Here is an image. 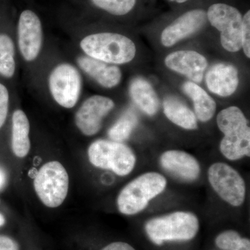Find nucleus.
Wrapping results in <instances>:
<instances>
[{"label": "nucleus", "instance_id": "nucleus-12", "mask_svg": "<svg viewBox=\"0 0 250 250\" xmlns=\"http://www.w3.org/2000/svg\"><path fill=\"white\" fill-rule=\"evenodd\" d=\"M207 13L203 10H192L186 13L164 29L161 34V42L166 47L174 45L201 29L207 22Z\"/></svg>", "mask_w": 250, "mask_h": 250}, {"label": "nucleus", "instance_id": "nucleus-29", "mask_svg": "<svg viewBox=\"0 0 250 250\" xmlns=\"http://www.w3.org/2000/svg\"><path fill=\"white\" fill-rule=\"evenodd\" d=\"M6 182V174L4 171L0 169V188L4 186Z\"/></svg>", "mask_w": 250, "mask_h": 250}, {"label": "nucleus", "instance_id": "nucleus-19", "mask_svg": "<svg viewBox=\"0 0 250 250\" xmlns=\"http://www.w3.org/2000/svg\"><path fill=\"white\" fill-rule=\"evenodd\" d=\"M183 90L193 101L195 116L200 121L207 122L213 118L216 104L203 88L196 83L188 82L183 85Z\"/></svg>", "mask_w": 250, "mask_h": 250}, {"label": "nucleus", "instance_id": "nucleus-20", "mask_svg": "<svg viewBox=\"0 0 250 250\" xmlns=\"http://www.w3.org/2000/svg\"><path fill=\"white\" fill-rule=\"evenodd\" d=\"M164 113L174 124L186 129H196L197 117L187 105L174 97H167L164 101Z\"/></svg>", "mask_w": 250, "mask_h": 250}, {"label": "nucleus", "instance_id": "nucleus-1", "mask_svg": "<svg viewBox=\"0 0 250 250\" xmlns=\"http://www.w3.org/2000/svg\"><path fill=\"white\" fill-rule=\"evenodd\" d=\"M217 124L225 136L220 142V151L229 160L236 161L250 156V129L246 116L236 106H230L218 113Z\"/></svg>", "mask_w": 250, "mask_h": 250}, {"label": "nucleus", "instance_id": "nucleus-7", "mask_svg": "<svg viewBox=\"0 0 250 250\" xmlns=\"http://www.w3.org/2000/svg\"><path fill=\"white\" fill-rule=\"evenodd\" d=\"M211 25L221 32L220 41L224 48L236 52L242 47L243 18L238 9L229 5H211L207 12Z\"/></svg>", "mask_w": 250, "mask_h": 250}, {"label": "nucleus", "instance_id": "nucleus-24", "mask_svg": "<svg viewBox=\"0 0 250 250\" xmlns=\"http://www.w3.org/2000/svg\"><path fill=\"white\" fill-rule=\"evenodd\" d=\"M136 0H92L100 9L116 16L128 14L134 8Z\"/></svg>", "mask_w": 250, "mask_h": 250}, {"label": "nucleus", "instance_id": "nucleus-15", "mask_svg": "<svg viewBox=\"0 0 250 250\" xmlns=\"http://www.w3.org/2000/svg\"><path fill=\"white\" fill-rule=\"evenodd\" d=\"M206 82L212 93L222 97L229 96L238 87V70L229 64H215L207 72Z\"/></svg>", "mask_w": 250, "mask_h": 250}, {"label": "nucleus", "instance_id": "nucleus-5", "mask_svg": "<svg viewBox=\"0 0 250 250\" xmlns=\"http://www.w3.org/2000/svg\"><path fill=\"white\" fill-rule=\"evenodd\" d=\"M88 153L95 167L111 170L119 176L129 174L136 164L132 150L121 143L98 140L90 145Z\"/></svg>", "mask_w": 250, "mask_h": 250}, {"label": "nucleus", "instance_id": "nucleus-30", "mask_svg": "<svg viewBox=\"0 0 250 250\" xmlns=\"http://www.w3.org/2000/svg\"><path fill=\"white\" fill-rule=\"evenodd\" d=\"M5 222H6V220H5L4 215L0 213V227L3 226L5 224Z\"/></svg>", "mask_w": 250, "mask_h": 250}, {"label": "nucleus", "instance_id": "nucleus-16", "mask_svg": "<svg viewBox=\"0 0 250 250\" xmlns=\"http://www.w3.org/2000/svg\"><path fill=\"white\" fill-rule=\"evenodd\" d=\"M81 68L105 88H112L120 83L121 72L119 67L90 57L78 59Z\"/></svg>", "mask_w": 250, "mask_h": 250}, {"label": "nucleus", "instance_id": "nucleus-13", "mask_svg": "<svg viewBox=\"0 0 250 250\" xmlns=\"http://www.w3.org/2000/svg\"><path fill=\"white\" fill-rule=\"evenodd\" d=\"M166 66L200 83L208 62L205 57L195 51L182 50L169 54L166 58Z\"/></svg>", "mask_w": 250, "mask_h": 250}, {"label": "nucleus", "instance_id": "nucleus-27", "mask_svg": "<svg viewBox=\"0 0 250 250\" xmlns=\"http://www.w3.org/2000/svg\"><path fill=\"white\" fill-rule=\"evenodd\" d=\"M0 250H19V246L12 238L0 236Z\"/></svg>", "mask_w": 250, "mask_h": 250}, {"label": "nucleus", "instance_id": "nucleus-18", "mask_svg": "<svg viewBox=\"0 0 250 250\" xmlns=\"http://www.w3.org/2000/svg\"><path fill=\"white\" fill-rule=\"evenodd\" d=\"M30 125L27 116L21 110H16L12 118V145L13 152L19 158H24L30 150L29 139Z\"/></svg>", "mask_w": 250, "mask_h": 250}, {"label": "nucleus", "instance_id": "nucleus-22", "mask_svg": "<svg viewBox=\"0 0 250 250\" xmlns=\"http://www.w3.org/2000/svg\"><path fill=\"white\" fill-rule=\"evenodd\" d=\"M14 42L5 34L0 35V75L7 78L14 76L16 70Z\"/></svg>", "mask_w": 250, "mask_h": 250}, {"label": "nucleus", "instance_id": "nucleus-6", "mask_svg": "<svg viewBox=\"0 0 250 250\" xmlns=\"http://www.w3.org/2000/svg\"><path fill=\"white\" fill-rule=\"evenodd\" d=\"M34 188L41 201L47 207L56 208L66 198L68 174L58 161H50L41 167L34 181Z\"/></svg>", "mask_w": 250, "mask_h": 250}, {"label": "nucleus", "instance_id": "nucleus-31", "mask_svg": "<svg viewBox=\"0 0 250 250\" xmlns=\"http://www.w3.org/2000/svg\"><path fill=\"white\" fill-rule=\"evenodd\" d=\"M170 1H175L178 3H184L185 2V1H188V0H170Z\"/></svg>", "mask_w": 250, "mask_h": 250}, {"label": "nucleus", "instance_id": "nucleus-25", "mask_svg": "<svg viewBox=\"0 0 250 250\" xmlns=\"http://www.w3.org/2000/svg\"><path fill=\"white\" fill-rule=\"evenodd\" d=\"M242 47L248 58L250 57V11L243 18L242 26Z\"/></svg>", "mask_w": 250, "mask_h": 250}, {"label": "nucleus", "instance_id": "nucleus-14", "mask_svg": "<svg viewBox=\"0 0 250 250\" xmlns=\"http://www.w3.org/2000/svg\"><path fill=\"white\" fill-rule=\"evenodd\" d=\"M161 164L167 172L181 179L192 182L198 177L200 165L195 158L185 152L170 150L161 156Z\"/></svg>", "mask_w": 250, "mask_h": 250}, {"label": "nucleus", "instance_id": "nucleus-2", "mask_svg": "<svg viewBox=\"0 0 250 250\" xmlns=\"http://www.w3.org/2000/svg\"><path fill=\"white\" fill-rule=\"evenodd\" d=\"M80 45L88 57L107 63H126L132 61L136 54V46L132 41L113 33L86 36Z\"/></svg>", "mask_w": 250, "mask_h": 250}, {"label": "nucleus", "instance_id": "nucleus-21", "mask_svg": "<svg viewBox=\"0 0 250 250\" xmlns=\"http://www.w3.org/2000/svg\"><path fill=\"white\" fill-rule=\"evenodd\" d=\"M138 123V117L133 110H128L108 131V136L115 142L121 143L129 137Z\"/></svg>", "mask_w": 250, "mask_h": 250}, {"label": "nucleus", "instance_id": "nucleus-4", "mask_svg": "<svg viewBox=\"0 0 250 250\" xmlns=\"http://www.w3.org/2000/svg\"><path fill=\"white\" fill-rule=\"evenodd\" d=\"M166 180L156 172H147L131 181L118 195V209L125 215L142 211L148 203L165 190Z\"/></svg>", "mask_w": 250, "mask_h": 250}, {"label": "nucleus", "instance_id": "nucleus-23", "mask_svg": "<svg viewBox=\"0 0 250 250\" xmlns=\"http://www.w3.org/2000/svg\"><path fill=\"white\" fill-rule=\"evenodd\" d=\"M215 244L222 250H250V240L241 238L239 233L233 230L219 234L215 238Z\"/></svg>", "mask_w": 250, "mask_h": 250}, {"label": "nucleus", "instance_id": "nucleus-28", "mask_svg": "<svg viewBox=\"0 0 250 250\" xmlns=\"http://www.w3.org/2000/svg\"><path fill=\"white\" fill-rule=\"evenodd\" d=\"M102 250H136L128 243L123 242H116L105 247Z\"/></svg>", "mask_w": 250, "mask_h": 250}, {"label": "nucleus", "instance_id": "nucleus-11", "mask_svg": "<svg viewBox=\"0 0 250 250\" xmlns=\"http://www.w3.org/2000/svg\"><path fill=\"white\" fill-rule=\"evenodd\" d=\"M18 44L22 57L32 62L42 46V31L40 19L30 10L23 11L18 22Z\"/></svg>", "mask_w": 250, "mask_h": 250}, {"label": "nucleus", "instance_id": "nucleus-17", "mask_svg": "<svg viewBox=\"0 0 250 250\" xmlns=\"http://www.w3.org/2000/svg\"><path fill=\"white\" fill-rule=\"evenodd\" d=\"M133 101L146 114L154 116L159 108V101L152 85L143 78L132 81L129 88Z\"/></svg>", "mask_w": 250, "mask_h": 250}, {"label": "nucleus", "instance_id": "nucleus-26", "mask_svg": "<svg viewBox=\"0 0 250 250\" xmlns=\"http://www.w3.org/2000/svg\"><path fill=\"white\" fill-rule=\"evenodd\" d=\"M9 95L7 88L0 83V129L4 124L9 109Z\"/></svg>", "mask_w": 250, "mask_h": 250}, {"label": "nucleus", "instance_id": "nucleus-10", "mask_svg": "<svg viewBox=\"0 0 250 250\" xmlns=\"http://www.w3.org/2000/svg\"><path fill=\"white\" fill-rule=\"evenodd\" d=\"M114 107V103L106 97L95 95L85 100L75 116L79 129L85 136H93L101 129L103 118Z\"/></svg>", "mask_w": 250, "mask_h": 250}, {"label": "nucleus", "instance_id": "nucleus-8", "mask_svg": "<svg viewBox=\"0 0 250 250\" xmlns=\"http://www.w3.org/2000/svg\"><path fill=\"white\" fill-rule=\"evenodd\" d=\"M208 177L210 185L223 200L233 207L243 205L246 184L233 167L223 163H215L208 169Z\"/></svg>", "mask_w": 250, "mask_h": 250}, {"label": "nucleus", "instance_id": "nucleus-3", "mask_svg": "<svg viewBox=\"0 0 250 250\" xmlns=\"http://www.w3.org/2000/svg\"><path fill=\"white\" fill-rule=\"evenodd\" d=\"M198 230V219L188 212H175L153 218L146 225L148 237L157 246L166 241H189L196 236Z\"/></svg>", "mask_w": 250, "mask_h": 250}, {"label": "nucleus", "instance_id": "nucleus-9", "mask_svg": "<svg viewBox=\"0 0 250 250\" xmlns=\"http://www.w3.org/2000/svg\"><path fill=\"white\" fill-rule=\"evenodd\" d=\"M49 85L55 101L62 107L70 108L75 106L80 98L82 79L75 67L61 64L51 73Z\"/></svg>", "mask_w": 250, "mask_h": 250}]
</instances>
